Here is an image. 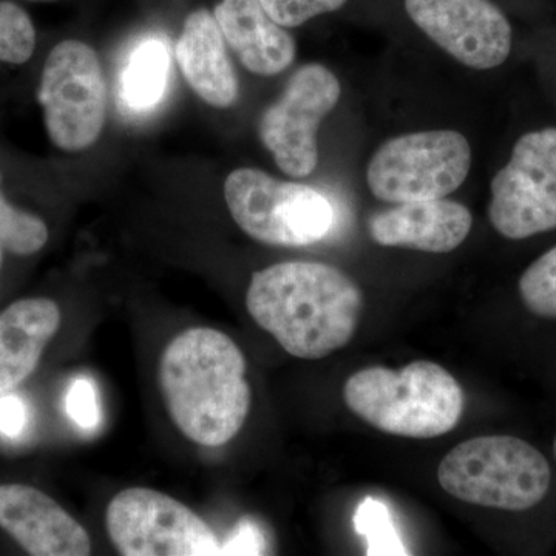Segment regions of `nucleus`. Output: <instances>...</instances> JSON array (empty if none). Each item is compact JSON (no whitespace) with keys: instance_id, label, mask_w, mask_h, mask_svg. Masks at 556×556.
I'll list each match as a JSON object with an SVG mask.
<instances>
[{"instance_id":"nucleus-28","label":"nucleus","mask_w":556,"mask_h":556,"mask_svg":"<svg viewBox=\"0 0 556 556\" xmlns=\"http://www.w3.org/2000/svg\"><path fill=\"white\" fill-rule=\"evenodd\" d=\"M554 455H555V459H556V438H555V442H554Z\"/></svg>"},{"instance_id":"nucleus-13","label":"nucleus","mask_w":556,"mask_h":556,"mask_svg":"<svg viewBox=\"0 0 556 556\" xmlns=\"http://www.w3.org/2000/svg\"><path fill=\"white\" fill-rule=\"evenodd\" d=\"M471 225L473 217L464 204L437 199L409 201L379 212L369 219L368 230L380 247L447 254L464 243Z\"/></svg>"},{"instance_id":"nucleus-21","label":"nucleus","mask_w":556,"mask_h":556,"mask_svg":"<svg viewBox=\"0 0 556 556\" xmlns=\"http://www.w3.org/2000/svg\"><path fill=\"white\" fill-rule=\"evenodd\" d=\"M36 47V30L27 11L17 3L0 2V62L25 64Z\"/></svg>"},{"instance_id":"nucleus-14","label":"nucleus","mask_w":556,"mask_h":556,"mask_svg":"<svg viewBox=\"0 0 556 556\" xmlns=\"http://www.w3.org/2000/svg\"><path fill=\"white\" fill-rule=\"evenodd\" d=\"M175 53L190 89L201 100L217 109L236 104L239 100V78L214 13L201 9L189 14Z\"/></svg>"},{"instance_id":"nucleus-24","label":"nucleus","mask_w":556,"mask_h":556,"mask_svg":"<svg viewBox=\"0 0 556 556\" xmlns=\"http://www.w3.org/2000/svg\"><path fill=\"white\" fill-rule=\"evenodd\" d=\"M266 548L268 540L262 527L252 519L244 518L222 544V555H263Z\"/></svg>"},{"instance_id":"nucleus-26","label":"nucleus","mask_w":556,"mask_h":556,"mask_svg":"<svg viewBox=\"0 0 556 556\" xmlns=\"http://www.w3.org/2000/svg\"><path fill=\"white\" fill-rule=\"evenodd\" d=\"M2 247H0V269H2Z\"/></svg>"},{"instance_id":"nucleus-11","label":"nucleus","mask_w":556,"mask_h":556,"mask_svg":"<svg viewBox=\"0 0 556 556\" xmlns=\"http://www.w3.org/2000/svg\"><path fill=\"white\" fill-rule=\"evenodd\" d=\"M405 10L428 38L467 67L496 68L510 54V22L490 0H405Z\"/></svg>"},{"instance_id":"nucleus-25","label":"nucleus","mask_w":556,"mask_h":556,"mask_svg":"<svg viewBox=\"0 0 556 556\" xmlns=\"http://www.w3.org/2000/svg\"><path fill=\"white\" fill-rule=\"evenodd\" d=\"M27 405L16 394H0V433L9 439H20L27 428Z\"/></svg>"},{"instance_id":"nucleus-15","label":"nucleus","mask_w":556,"mask_h":556,"mask_svg":"<svg viewBox=\"0 0 556 556\" xmlns=\"http://www.w3.org/2000/svg\"><path fill=\"white\" fill-rule=\"evenodd\" d=\"M214 14L226 42L249 72L274 76L294 61V38L266 13L260 0H222Z\"/></svg>"},{"instance_id":"nucleus-23","label":"nucleus","mask_w":556,"mask_h":556,"mask_svg":"<svg viewBox=\"0 0 556 556\" xmlns=\"http://www.w3.org/2000/svg\"><path fill=\"white\" fill-rule=\"evenodd\" d=\"M70 419L83 430H94L101 422L100 401L93 380L80 376L72 383L65 401Z\"/></svg>"},{"instance_id":"nucleus-1","label":"nucleus","mask_w":556,"mask_h":556,"mask_svg":"<svg viewBox=\"0 0 556 556\" xmlns=\"http://www.w3.org/2000/svg\"><path fill=\"white\" fill-rule=\"evenodd\" d=\"M249 314L291 356L318 361L356 334L364 295L343 270L285 262L258 270L248 288Z\"/></svg>"},{"instance_id":"nucleus-20","label":"nucleus","mask_w":556,"mask_h":556,"mask_svg":"<svg viewBox=\"0 0 556 556\" xmlns=\"http://www.w3.org/2000/svg\"><path fill=\"white\" fill-rule=\"evenodd\" d=\"M519 295L530 313L556 318V247L526 269L519 278Z\"/></svg>"},{"instance_id":"nucleus-3","label":"nucleus","mask_w":556,"mask_h":556,"mask_svg":"<svg viewBox=\"0 0 556 556\" xmlns=\"http://www.w3.org/2000/svg\"><path fill=\"white\" fill-rule=\"evenodd\" d=\"M346 407L369 426L393 437L431 439L448 433L464 412V391L434 362H412L399 371L362 369L346 380Z\"/></svg>"},{"instance_id":"nucleus-4","label":"nucleus","mask_w":556,"mask_h":556,"mask_svg":"<svg viewBox=\"0 0 556 556\" xmlns=\"http://www.w3.org/2000/svg\"><path fill=\"white\" fill-rule=\"evenodd\" d=\"M442 489L464 503L497 510L525 511L538 506L551 489L546 457L522 439H468L442 459Z\"/></svg>"},{"instance_id":"nucleus-5","label":"nucleus","mask_w":556,"mask_h":556,"mask_svg":"<svg viewBox=\"0 0 556 556\" xmlns=\"http://www.w3.org/2000/svg\"><path fill=\"white\" fill-rule=\"evenodd\" d=\"M225 199L241 230L273 247H308L334 225V208L318 190L251 167L230 172Z\"/></svg>"},{"instance_id":"nucleus-9","label":"nucleus","mask_w":556,"mask_h":556,"mask_svg":"<svg viewBox=\"0 0 556 556\" xmlns=\"http://www.w3.org/2000/svg\"><path fill=\"white\" fill-rule=\"evenodd\" d=\"M489 218L508 240L556 229V129L518 139L511 159L492 179Z\"/></svg>"},{"instance_id":"nucleus-27","label":"nucleus","mask_w":556,"mask_h":556,"mask_svg":"<svg viewBox=\"0 0 556 556\" xmlns=\"http://www.w3.org/2000/svg\"><path fill=\"white\" fill-rule=\"evenodd\" d=\"M33 2H53V0H33Z\"/></svg>"},{"instance_id":"nucleus-22","label":"nucleus","mask_w":556,"mask_h":556,"mask_svg":"<svg viewBox=\"0 0 556 556\" xmlns=\"http://www.w3.org/2000/svg\"><path fill=\"white\" fill-rule=\"evenodd\" d=\"M260 2L278 25L294 28L321 14L342 9L348 0H260Z\"/></svg>"},{"instance_id":"nucleus-19","label":"nucleus","mask_w":556,"mask_h":556,"mask_svg":"<svg viewBox=\"0 0 556 556\" xmlns=\"http://www.w3.org/2000/svg\"><path fill=\"white\" fill-rule=\"evenodd\" d=\"M354 527L358 535L367 541V555H408L394 526L390 508L382 501L375 497L364 500L354 515Z\"/></svg>"},{"instance_id":"nucleus-17","label":"nucleus","mask_w":556,"mask_h":556,"mask_svg":"<svg viewBox=\"0 0 556 556\" xmlns=\"http://www.w3.org/2000/svg\"><path fill=\"white\" fill-rule=\"evenodd\" d=\"M169 68L166 47L152 39L141 43L131 54L129 67L124 72V98L134 108H149L163 94Z\"/></svg>"},{"instance_id":"nucleus-2","label":"nucleus","mask_w":556,"mask_h":556,"mask_svg":"<svg viewBox=\"0 0 556 556\" xmlns=\"http://www.w3.org/2000/svg\"><path fill=\"white\" fill-rule=\"evenodd\" d=\"M159 380L167 412L189 441L222 447L239 434L251 388L239 345L214 328H190L163 351Z\"/></svg>"},{"instance_id":"nucleus-7","label":"nucleus","mask_w":556,"mask_h":556,"mask_svg":"<svg viewBox=\"0 0 556 556\" xmlns=\"http://www.w3.org/2000/svg\"><path fill=\"white\" fill-rule=\"evenodd\" d=\"M39 102L58 149L79 152L94 144L108 116V83L97 51L73 39L54 46L40 75Z\"/></svg>"},{"instance_id":"nucleus-6","label":"nucleus","mask_w":556,"mask_h":556,"mask_svg":"<svg viewBox=\"0 0 556 556\" xmlns=\"http://www.w3.org/2000/svg\"><path fill=\"white\" fill-rule=\"evenodd\" d=\"M471 148L455 130H427L388 139L369 161L368 188L387 203L445 199L463 186Z\"/></svg>"},{"instance_id":"nucleus-18","label":"nucleus","mask_w":556,"mask_h":556,"mask_svg":"<svg viewBox=\"0 0 556 556\" xmlns=\"http://www.w3.org/2000/svg\"><path fill=\"white\" fill-rule=\"evenodd\" d=\"M49 229L30 212L14 207L2 192L0 174V247L14 255H33L46 247Z\"/></svg>"},{"instance_id":"nucleus-8","label":"nucleus","mask_w":556,"mask_h":556,"mask_svg":"<svg viewBox=\"0 0 556 556\" xmlns=\"http://www.w3.org/2000/svg\"><path fill=\"white\" fill-rule=\"evenodd\" d=\"M105 526L124 556L222 555L214 530L195 511L146 486H130L113 496Z\"/></svg>"},{"instance_id":"nucleus-16","label":"nucleus","mask_w":556,"mask_h":556,"mask_svg":"<svg viewBox=\"0 0 556 556\" xmlns=\"http://www.w3.org/2000/svg\"><path fill=\"white\" fill-rule=\"evenodd\" d=\"M61 325L50 299H25L0 313V394L30 378Z\"/></svg>"},{"instance_id":"nucleus-12","label":"nucleus","mask_w":556,"mask_h":556,"mask_svg":"<svg viewBox=\"0 0 556 556\" xmlns=\"http://www.w3.org/2000/svg\"><path fill=\"white\" fill-rule=\"evenodd\" d=\"M0 527L30 555H90L87 530L36 486L0 485Z\"/></svg>"},{"instance_id":"nucleus-10","label":"nucleus","mask_w":556,"mask_h":556,"mask_svg":"<svg viewBox=\"0 0 556 556\" xmlns=\"http://www.w3.org/2000/svg\"><path fill=\"white\" fill-rule=\"evenodd\" d=\"M342 87L321 64H306L289 78L283 93L258 121L263 146L289 177H308L318 163L317 131L338 105Z\"/></svg>"}]
</instances>
